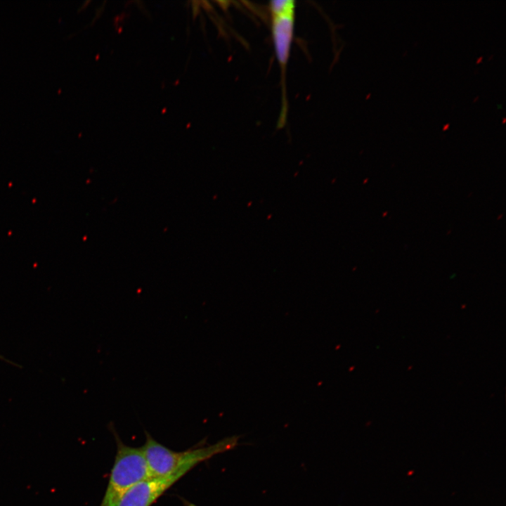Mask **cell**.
<instances>
[{"label":"cell","mask_w":506,"mask_h":506,"mask_svg":"<svg viewBox=\"0 0 506 506\" xmlns=\"http://www.w3.org/2000/svg\"><path fill=\"white\" fill-rule=\"evenodd\" d=\"M145 436V443L142 448L150 477L167 476L178 472L186 474L200 462L234 448L239 439V436H233L213 445L177 452L157 442L148 432Z\"/></svg>","instance_id":"6da1fadb"},{"label":"cell","mask_w":506,"mask_h":506,"mask_svg":"<svg viewBox=\"0 0 506 506\" xmlns=\"http://www.w3.org/2000/svg\"><path fill=\"white\" fill-rule=\"evenodd\" d=\"M116 440L117 454L100 506H116L129 488L150 477L143 448L126 446L119 438Z\"/></svg>","instance_id":"7a4b0ae2"},{"label":"cell","mask_w":506,"mask_h":506,"mask_svg":"<svg viewBox=\"0 0 506 506\" xmlns=\"http://www.w3.org/2000/svg\"><path fill=\"white\" fill-rule=\"evenodd\" d=\"M295 7V1L292 0H277L269 3L272 38L283 80L293 41Z\"/></svg>","instance_id":"3957f363"},{"label":"cell","mask_w":506,"mask_h":506,"mask_svg":"<svg viewBox=\"0 0 506 506\" xmlns=\"http://www.w3.org/2000/svg\"><path fill=\"white\" fill-rule=\"evenodd\" d=\"M183 472L162 477H148L129 488L116 506H150L169 488L180 479Z\"/></svg>","instance_id":"277c9868"}]
</instances>
